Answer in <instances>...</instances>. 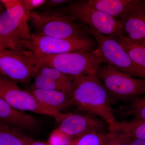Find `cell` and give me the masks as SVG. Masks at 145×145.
Listing matches in <instances>:
<instances>
[{
	"label": "cell",
	"instance_id": "2e32d148",
	"mask_svg": "<svg viewBox=\"0 0 145 145\" xmlns=\"http://www.w3.org/2000/svg\"><path fill=\"white\" fill-rule=\"evenodd\" d=\"M108 131L124 133L131 139L145 140V120L134 118L129 121H115L108 125Z\"/></svg>",
	"mask_w": 145,
	"mask_h": 145
},
{
	"label": "cell",
	"instance_id": "7c38bea8",
	"mask_svg": "<svg viewBox=\"0 0 145 145\" xmlns=\"http://www.w3.org/2000/svg\"><path fill=\"white\" fill-rule=\"evenodd\" d=\"M119 21L125 35L134 41H145V2L136 0L132 7Z\"/></svg>",
	"mask_w": 145,
	"mask_h": 145
},
{
	"label": "cell",
	"instance_id": "cb8c5ba5",
	"mask_svg": "<svg viewBox=\"0 0 145 145\" xmlns=\"http://www.w3.org/2000/svg\"><path fill=\"white\" fill-rule=\"evenodd\" d=\"M46 0H20L21 4L29 15L32 10L44 5Z\"/></svg>",
	"mask_w": 145,
	"mask_h": 145
},
{
	"label": "cell",
	"instance_id": "ac0fdd59",
	"mask_svg": "<svg viewBox=\"0 0 145 145\" xmlns=\"http://www.w3.org/2000/svg\"><path fill=\"white\" fill-rule=\"evenodd\" d=\"M32 140L21 131L0 121V145H29Z\"/></svg>",
	"mask_w": 145,
	"mask_h": 145
},
{
	"label": "cell",
	"instance_id": "7402d4cb",
	"mask_svg": "<svg viewBox=\"0 0 145 145\" xmlns=\"http://www.w3.org/2000/svg\"><path fill=\"white\" fill-rule=\"evenodd\" d=\"M106 133H93L83 135L72 139L69 145H101Z\"/></svg>",
	"mask_w": 145,
	"mask_h": 145
},
{
	"label": "cell",
	"instance_id": "3957f363",
	"mask_svg": "<svg viewBox=\"0 0 145 145\" xmlns=\"http://www.w3.org/2000/svg\"><path fill=\"white\" fill-rule=\"evenodd\" d=\"M80 21L86 27L105 36L119 37L125 36L120 21L106 13L88 5L86 0L71 2L67 5L53 9Z\"/></svg>",
	"mask_w": 145,
	"mask_h": 145
},
{
	"label": "cell",
	"instance_id": "8992f818",
	"mask_svg": "<svg viewBox=\"0 0 145 145\" xmlns=\"http://www.w3.org/2000/svg\"><path fill=\"white\" fill-rule=\"evenodd\" d=\"M96 75L103 83L111 102L132 101L145 94V79L135 78L108 65L101 64Z\"/></svg>",
	"mask_w": 145,
	"mask_h": 145
},
{
	"label": "cell",
	"instance_id": "1f68e13d",
	"mask_svg": "<svg viewBox=\"0 0 145 145\" xmlns=\"http://www.w3.org/2000/svg\"></svg>",
	"mask_w": 145,
	"mask_h": 145
},
{
	"label": "cell",
	"instance_id": "e0dca14e",
	"mask_svg": "<svg viewBox=\"0 0 145 145\" xmlns=\"http://www.w3.org/2000/svg\"><path fill=\"white\" fill-rule=\"evenodd\" d=\"M119 43L132 61L145 70V41H134L126 36L117 37Z\"/></svg>",
	"mask_w": 145,
	"mask_h": 145
},
{
	"label": "cell",
	"instance_id": "44dd1931",
	"mask_svg": "<svg viewBox=\"0 0 145 145\" xmlns=\"http://www.w3.org/2000/svg\"><path fill=\"white\" fill-rule=\"evenodd\" d=\"M131 140L124 133L109 131L106 133L101 145H131Z\"/></svg>",
	"mask_w": 145,
	"mask_h": 145
},
{
	"label": "cell",
	"instance_id": "5b68a950",
	"mask_svg": "<svg viewBox=\"0 0 145 145\" xmlns=\"http://www.w3.org/2000/svg\"><path fill=\"white\" fill-rule=\"evenodd\" d=\"M28 15L20 5L0 13V50H25L31 35Z\"/></svg>",
	"mask_w": 145,
	"mask_h": 145
},
{
	"label": "cell",
	"instance_id": "9a60e30c",
	"mask_svg": "<svg viewBox=\"0 0 145 145\" xmlns=\"http://www.w3.org/2000/svg\"><path fill=\"white\" fill-rule=\"evenodd\" d=\"M30 92L42 103L59 111L71 105L69 96L60 91L45 90L32 87Z\"/></svg>",
	"mask_w": 145,
	"mask_h": 145
},
{
	"label": "cell",
	"instance_id": "f1b7e54d",
	"mask_svg": "<svg viewBox=\"0 0 145 145\" xmlns=\"http://www.w3.org/2000/svg\"><path fill=\"white\" fill-rule=\"evenodd\" d=\"M131 145H145V140L132 139Z\"/></svg>",
	"mask_w": 145,
	"mask_h": 145
},
{
	"label": "cell",
	"instance_id": "ffe728a7",
	"mask_svg": "<svg viewBox=\"0 0 145 145\" xmlns=\"http://www.w3.org/2000/svg\"><path fill=\"white\" fill-rule=\"evenodd\" d=\"M36 69L42 75L48 77L58 84L65 87L71 91L72 90L74 76L67 75L52 68L43 67Z\"/></svg>",
	"mask_w": 145,
	"mask_h": 145
},
{
	"label": "cell",
	"instance_id": "d6986e66",
	"mask_svg": "<svg viewBox=\"0 0 145 145\" xmlns=\"http://www.w3.org/2000/svg\"><path fill=\"white\" fill-rule=\"evenodd\" d=\"M32 78L34 79V84L32 87L35 88L45 90L60 91L69 96L71 91L69 89L50 78L42 75L37 71L36 69Z\"/></svg>",
	"mask_w": 145,
	"mask_h": 145
},
{
	"label": "cell",
	"instance_id": "7a4b0ae2",
	"mask_svg": "<svg viewBox=\"0 0 145 145\" xmlns=\"http://www.w3.org/2000/svg\"><path fill=\"white\" fill-rule=\"evenodd\" d=\"M36 68L49 67L72 76L96 75L103 59L99 50L58 54H37L22 51Z\"/></svg>",
	"mask_w": 145,
	"mask_h": 145
},
{
	"label": "cell",
	"instance_id": "83f0119b",
	"mask_svg": "<svg viewBox=\"0 0 145 145\" xmlns=\"http://www.w3.org/2000/svg\"><path fill=\"white\" fill-rule=\"evenodd\" d=\"M0 3L5 7L7 10L15 8L21 4L20 0H1Z\"/></svg>",
	"mask_w": 145,
	"mask_h": 145
},
{
	"label": "cell",
	"instance_id": "ba28073f",
	"mask_svg": "<svg viewBox=\"0 0 145 145\" xmlns=\"http://www.w3.org/2000/svg\"><path fill=\"white\" fill-rule=\"evenodd\" d=\"M84 28L96 40L103 63L132 77L145 79V70L132 61L119 43L117 37L105 36L86 27Z\"/></svg>",
	"mask_w": 145,
	"mask_h": 145
},
{
	"label": "cell",
	"instance_id": "4316f807",
	"mask_svg": "<svg viewBox=\"0 0 145 145\" xmlns=\"http://www.w3.org/2000/svg\"><path fill=\"white\" fill-rule=\"evenodd\" d=\"M144 107H145V97L140 96L131 101L126 108L135 109Z\"/></svg>",
	"mask_w": 145,
	"mask_h": 145
},
{
	"label": "cell",
	"instance_id": "f546056e",
	"mask_svg": "<svg viewBox=\"0 0 145 145\" xmlns=\"http://www.w3.org/2000/svg\"><path fill=\"white\" fill-rule=\"evenodd\" d=\"M29 145H47L45 143L32 140Z\"/></svg>",
	"mask_w": 145,
	"mask_h": 145
},
{
	"label": "cell",
	"instance_id": "d4e9b609",
	"mask_svg": "<svg viewBox=\"0 0 145 145\" xmlns=\"http://www.w3.org/2000/svg\"><path fill=\"white\" fill-rule=\"evenodd\" d=\"M124 108V116H133L134 119L145 120V107L135 109Z\"/></svg>",
	"mask_w": 145,
	"mask_h": 145
},
{
	"label": "cell",
	"instance_id": "5bb4252c",
	"mask_svg": "<svg viewBox=\"0 0 145 145\" xmlns=\"http://www.w3.org/2000/svg\"><path fill=\"white\" fill-rule=\"evenodd\" d=\"M136 0H86L88 5L119 21L125 15Z\"/></svg>",
	"mask_w": 145,
	"mask_h": 145
},
{
	"label": "cell",
	"instance_id": "277c9868",
	"mask_svg": "<svg viewBox=\"0 0 145 145\" xmlns=\"http://www.w3.org/2000/svg\"><path fill=\"white\" fill-rule=\"evenodd\" d=\"M29 21L36 30L35 34L55 38H84L89 33L84 27L76 24L66 14L53 9L42 13L32 11Z\"/></svg>",
	"mask_w": 145,
	"mask_h": 145
},
{
	"label": "cell",
	"instance_id": "484cf974",
	"mask_svg": "<svg viewBox=\"0 0 145 145\" xmlns=\"http://www.w3.org/2000/svg\"><path fill=\"white\" fill-rule=\"evenodd\" d=\"M71 1L68 0H47L42 6L47 8H55L68 4Z\"/></svg>",
	"mask_w": 145,
	"mask_h": 145
},
{
	"label": "cell",
	"instance_id": "52a82bcc",
	"mask_svg": "<svg viewBox=\"0 0 145 145\" xmlns=\"http://www.w3.org/2000/svg\"><path fill=\"white\" fill-rule=\"evenodd\" d=\"M0 97L11 106L20 111H30L54 118L60 124L69 114L47 106L30 92L19 87L18 83L0 75Z\"/></svg>",
	"mask_w": 145,
	"mask_h": 145
},
{
	"label": "cell",
	"instance_id": "4fadbf2b",
	"mask_svg": "<svg viewBox=\"0 0 145 145\" xmlns=\"http://www.w3.org/2000/svg\"><path fill=\"white\" fill-rule=\"evenodd\" d=\"M0 121L21 131H35L39 123L34 117L11 106L0 97Z\"/></svg>",
	"mask_w": 145,
	"mask_h": 145
},
{
	"label": "cell",
	"instance_id": "4dcf8cb0",
	"mask_svg": "<svg viewBox=\"0 0 145 145\" xmlns=\"http://www.w3.org/2000/svg\"></svg>",
	"mask_w": 145,
	"mask_h": 145
},
{
	"label": "cell",
	"instance_id": "30bf717a",
	"mask_svg": "<svg viewBox=\"0 0 145 145\" xmlns=\"http://www.w3.org/2000/svg\"><path fill=\"white\" fill-rule=\"evenodd\" d=\"M36 70L22 51L0 50V75L17 83L26 84L31 80Z\"/></svg>",
	"mask_w": 145,
	"mask_h": 145
},
{
	"label": "cell",
	"instance_id": "9c48e42d",
	"mask_svg": "<svg viewBox=\"0 0 145 145\" xmlns=\"http://www.w3.org/2000/svg\"><path fill=\"white\" fill-rule=\"evenodd\" d=\"M95 46L94 40L89 37L60 39L33 34L25 50L35 54L52 55L93 50Z\"/></svg>",
	"mask_w": 145,
	"mask_h": 145
},
{
	"label": "cell",
	"instance_id": "8fae6325",
	"mask_svg": "<svg viewBox=\"0 0 145 145\" xmlns=\"http://www.w3.org/2000/svg\"><path fill=\"white\" fill-rule=\"evenodd\" d=\"M108 125L103 119L81 114H69L58 128L72 139L89 133H105Z\"/></svg>",
	"mask_w": 145,
	"mask_h": 145
},
{
	"label": "cell",
	"instance_id": "6da1fadb",
	"mask_svg": "<svg viewBox=\"0 0 145 145\" xmlns=\"http://www.w3.org/2000/svg\"><path fill=\"white\" fill-rule=\"evenodd\" d=\"M69 96L71 105L98 116L108 125L115 122L111 99L96 75L74 76Z\"/></svg>",
	"mask_w": 145,
	"mask_h": 145
},
{
	"label": "cell",
	"instance_id": "603a6c76",
	"mask_svg": "<svg viewBox=\"0 0 145 145\" xmlns=\"http://www.w3.org/2000/svg\"><path fill=\"white\" fill-rule=\"evenodd\" d=\"M72 138L62 132L59 128L54 130L50 136L49 145H69Z\"/></svg>",
	"mask_w": 145,
	"mask_h": 145
}]
</instances>
